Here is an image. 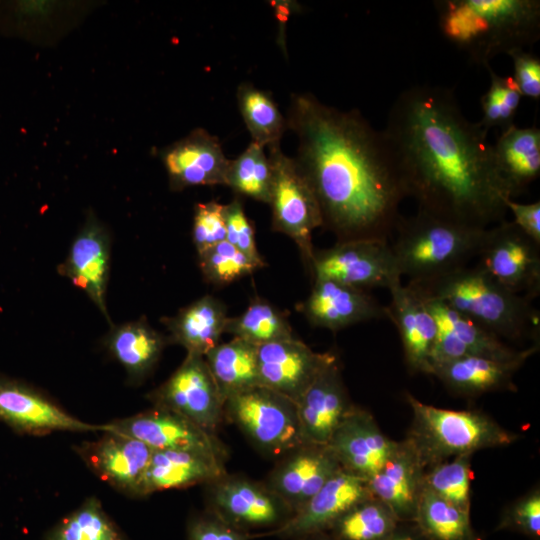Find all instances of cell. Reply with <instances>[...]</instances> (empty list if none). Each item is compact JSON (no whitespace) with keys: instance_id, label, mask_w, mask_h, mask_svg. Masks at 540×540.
I'll list each match as a JSON object with an SVG mask.
<instances>
[{"instance_id":"ee69618b","label":"cell","mask_w":540,"mask_h":540,"mask_svg":"<svg viewBox=\"0 0 540 540\" xmlns=\"http://www.w3.org/2000/svg\"><path fill=\"white\" fill-rule=\"evenodd\" d=\"M513 61L514 79L522 96L534 100L540 98V59L526 51L516 50L508 54Z\"/></svg>"},{"instance_id":"d4e9b609","label":"cell","mask_w":540,"mask_h":540,"mask_svg":"<svg viewBox=\"0 0 540 540\" xmlns=\"http://www.w3.org/2000/svg\"><path fill=\"white\" fill-rule=\"evenodd\" d=\"M388 290V319L398 330L408 369L431 375L430 358L437 332L433 316L423 298L410 285L398 281Z\"/></svg>"},{"instance_id":"f1b7e54d","label":"cell","mask_w":540,"mask_h":540,"mask_svg":"<svg viewBox=\"0 0 540 540\" xmlns=\"http://www.w3.org/2000/svg\"><path fill=\"white\" fill-rule=\"evenodd\" d=\"M497 172L510 196H518L540 175V130L511 125L493 145Z\"/></svg>"},{"instance_id":"7bdbcfd3","label":"cell","mask_w":540,"mask_h":540,"mask_svg":"<svg viewBox=\"0 0 540 540\" xmlns=\"http://www.w3.org/2000/svg\"><path fill=\"white\" fill-rule=\"evenodd\" d=\"M225 222L226 241L260 267H263L264 261L256 246L254 227L245 214L239 198H235L232 202L225 205Z\"/></svg>"},{"instance_id":"83f0119b","label":"cell","mask_w":540,"mask_h":540,"mask_svg":"<svg viewBox=\"0 0 540 540\" xmlns=\"http://www.w3.org/2000/svg\"><path fill=\"white\" fill-rule=\"evenodd\" d=\"M228 318L224 303L205 295L162 321L169 341L184 347L187 354L205 356L220 343Z\"/></svg>"},{"instance_id":"8992f818","label":"cell","mask_w":540,"mask_h":540,"mask_svg":"<svg viewBox=\"0 0 540 540\" xmlns=\"http://www.w3.org/2000/svg\"><path fill=\"white\" fill-rule=\"evenodd\" d=\"M413 420L407 439L425 469L486 448L503 447L517 436L478 410H450L423 403L406 393Z\"/></svg>"},{"instance_id":"2e32d148","label":"cell","mask_w":540,"mask_h":540,"mask_svg":"<svg viewBox=\"0 0 540 540\" xmlns=\"http://www.w3.org/2000/svg\"><path fill=\"white\" fill-rule=\"evenodd\" d=\"M336 357L318 353L295 337L257 346L260 385L297 402Z\"/></svg>"},{"instance_id":"ac0fdd59","label":"cell","mask_w":540,"mask_h":540,"mask_svg":"<svg viewBox=\"0 0 540 540\" xmlns=\"http://www.w3.org/2000/svg\"><path fill=\"white\" fill-rule=\"evenodd\" d=\"M171 190L192 186L226 185L229 161L219 139L203 128H195L161 153Z\"/></svg>"},{"instance_id":"7dc6e473","label":"cell","mask_w":540,"mask_h":540,"mask_svg":"<svg viewBox=\"0 0 540 540\" xmlns=\"http://www.w3.org/2000/svg\"><path fill=\"white\" fill-rule=\"evenodd\" d=\"M506 207L514 220L512 221L529 238L540 245V202L518 203L513 199L506 200Z\"/></svg>"},{"instance_id":"484cf974","label":"cell","mask_w":540,"mask_h":540,"mask_svg":"<svg viewBox=\"0 0 540 540\" xmlns=\"http://www.w3.org/2000/svg\"><path fill=\"white\" fill-rule=\"evenodd\" d=\"M425 471L406 438L398 442L382 468L367 480V486L372 497L388 506L398 521L415 520Z\"/></svg>"},{"instance_id":"7402d4cb","label":"cell","mask_w":540,"mask_h":540,"mask_svg":"<svg viewBox=\"0 0 540 540\" xmlns=\"http://www.w3.org/2000/svg\"><path fill=\"white\" fill-rule=\"evenodd\" d=\"M370 497L367 480L340 470L272 534L283 537L317 534L331 528L355 505Z\"/></svg>"},{"instance_id":"7c38bea8","label":"cell","mask_w":540,"mask_h":540,"mask_svg":"<svg viewBox=\"0 0 540 540\" xmlns=\"http://www.w3.org/2000/svg\"><path fill=\"white\" fill-rule=\"evenodd\" d=\"M155 407L175 412L215 433L224 417V399L204 356L187 354L182 364L148 394Z\"/></svg>"},{"instance_id":"60d3db41","label":"cell","mask_w":540,"mask_h":540,"mask_svg":"<svg viewBox=\"0 0 540 540\" xmlns=\"http://www.w3.org/2000/svg\"><path fill=\"white\" fill-rule=\"evenodd\" d=\"M203 277L214 285H227L261 268L228 241L198 254Z\"/></svg>"},{"instance_id":"bcb514c9","label":"cell","mask_w":540,"mask_h":540,"mask_svg":"<svg viewBox=\"0 0 540 540\" xmlns=\"http://www.w3.org/2000/svg\"><path fill=\"white\" fill-rule=\"evenodd\" d=\"M509 521L523 533L540 535V492L534 489L515 502L509 512Z\"/></svg>"},{"instance_id":"836d02e7","label":"cell","mask_w":540,"mask_h":540,"mask_svg":"<svg viewBox=\"0 0 540 540\" xmlns=\"http://www.w3.org/2000/svg\"><path fill=\"white\" fill-rule=\"evenodd\" d=\"M44 540H128L105 512L100 500L88 497L78 508L60 519Z\"/></svg>"},{"instance_id":"e0dca14e","label":"cell","mask_w":540,"mask_h":540,"mask_svg":"<svg viewBox=\"0 0 540 540\" xmlns=\"http://www.w3.org/2000/svg\"><path fill=\"white\" fill-rule=\"evenodd\" d=\"M340 470L327 445L303 443L278 459L265 484L294 514Z\"/></svg>"},{"instance_id":"5b68a950","label":"cell","mask_w":540,"mask_h":540,"mask_svg":"<svg viewBox=\"0 0 540 540\" xmlns=\"http://www.w3.org/2000/svg\"><path fill=\"white\" fill-rule=\"evenodd\" d=\"M485 231L417 210L400 216L390 247L401 277L423 282L467 266L477 257Z\"/></svg>"},{"instance_id":"4316f807","label":"cell","mask_w":540,"mask_h":540,"mask_svg":"<svg viewBox=\"0 0 540 540\" xmlns=\"http://www.w3.org/2000/svg\"><path fill=\"white\" fill-rule=\"evenodd\" d=\"M224 461L221 457L202 452L153 450L143 478L141 497L215 482L227 474Z\"/></svg>"},{"instance_id":"cb8c5ba5","label":"cell","mask_w":540,"mask_h":540,"mask_svg":"<svg viewBox=\"0 0 540 540\" xmlns=\"http://www.w3.org/2000/svg\"><path fill=\"white\" fill-rule=\"evenodd\" d=\"M300 310L313 326L334 332L370 320L388 319L386 306L368 291L326 279H314Z\"/></svg>"},{"instance_id":"ba28073f","label":"cell","mask_w":540,"mask_h":540,"mask_svg":"<svg viewBox=\"0 0 540 540\" xmlns=\"http://www.w3.org/2000/svg\"><path fill=\"white\" fill-rule=\"evenodd\" d=\"M271 166L269 205L272 228L291 238L303 260L311 266L314 255L313 231L323 226L318 200L294 158L283 153L280 144L268 147Z\"/></svg>"},{"instance_id":"1f68e13d","label":"cell","mask_w":540,"mask_h":540,"mask_svg":"<svg viewBox=\"0 0 540 540\" xmlns=\"http://www.w3.org/2000/svg\"><path fill=\"white\" fill-rule=\"evenodd\" d=\"M204 358L224 402L232 395L260 385L254 344L233 337L219 343Z\"/></svg>"},{"instance_id":"9a60e30c","label":"cell","mask_w":540,"mask_h":540,"mask_svg":"<svg viewBox=\"0 0 540 540\" xmlns=\"http://www.w3.org/2000/svg\"><path fill=\"white\" fill-rule=\"evenodd\" d=\"M0 421L18 433L34 436L56 431L104 432V424L84 422L29 384L2 373Z\"/></svg>"},{"instance_id":"b9f144b4","label":"cell","mask_w":540,"mask_h":540,"mask_svg":"<svg viewBox=\"0 0 540 540\" xmlns=\"http://www.w3.org/2000/svg\"><path fill=\"white\" fill-rule=\"evenodd\" d=\"M192 238L198 254L226 240L224 204L212 200L195 205Z\"/></svg>"},{"instance_id":"d6986e66","label":"cell","mask_w":540,"mask_h":540,"mask_svg":"<svg viewBox=\"0 0 540 540\" xmlns=\"http://www.w3.org/2000/svg\"><path fill=\"white\" fill-rule=\"evenodd\" d=\"M103 433L98 440L78 446V454L100 479L126 495L141 497L153 450L135 438Z\"/></svg>"},{"instance_id":"4fadbf2b","label":"cell","mask_w":540,"mask_h":540,"mask_svg":"<svg viewBox=\"0 0 540 540\" xmlns=\"http://www.w3.org/2000/svg\"><path fill=\"white\" fill-rule=\"evenodd\" d=\"M208 485L214 514L239 530L279 527L293 515L265 482L226 474Z\"/></svg>"},{"instance_id":"e575fe53","label":"cell","mask_w":540,"mask_h":540,"mask_svg":"<svg viewBox=\"0 0 540 540\" xmlns=\"http://www.w3.org/2000/svg\"><path fill=\"white\" fill-rule=\"evenodd\" d=\"M225 333L256 346L294 337L285 313L259 298L240 315L228 318Z\"/></svg>"},{"instance_id":"4dcf8cb0","label":"cell","mask_w":540,"mask_h":540,"mask_svg":"<svg viewBox=\"0 0 540 540\" xmlns=\"http://www.w3.org/2000/svg\"><path fill=\"white\" fill-rule=\"evenodd\" d=\"M110 354L124 367L132 383L140 382L155 367L165 338L145 318L115 326L106 338Z\"/></svg>"},{"instance_id":"8fae6325","label":"cell","mask_w":540,"mask_h":540,"mask_svg":"<svg viewBox=\"0 0 540 540\" xmlns=\"http://www.w3.org/2000/svg\"><path fill=\"white\" fill-rule=\"evenodd\" d=\"M433 316L437 332L431 352V372L436 365L461 357L480 356L524 363L539 345L516 349L445 303L419 294Z\"/></svg>"},{"instance_id":"8d00e7d4","label":"cell","mask_w":540,"mask_h":540,"mask_svg":"<svg viewBox=\"0 0 540 540\" xmlns=\"http://www.w3.org/2000/svg\"><path fill=\"white\" fill-rule=\"evenodd\" d=\"M271 166L264 147L251 141L237 158L229 161L226 186L238 195L268 204Z\"/></svg>"},{"instance_id":"277c9868","label":"cell","mask_w":540,"mask_h":540,"mask_svg":"<svg viewBox=\"0 0 540 540\" xmlns=\"http://www.w3.org/2000/svg\"><path fill=\"white\" fill-rule=\"evenodd\" d=\"M408 285L422 296L445 303L502 340L539 345L540 313L533 301L508 290L477 264Z\"/></svg>"},{"instance_id":"d590c367","label":"cell","mask_w":540,"mask_h":540,"mask_svg":"<svg viewBox=\"0 0 540 540\" xmlns=\"http://www.w3.org/2000/svg\"><path fill=\"white\" fill-rule=\"evenodd\" d=\"M415 520L423 535L431 540L472 538L469 512L436 495L423 485Z\"/></svg>"},{"instance_id":"6da1fadb","label":"cell","mask_w":540,"mask_h":540,"mask_svg":"<svg viewBox=\"0 0 540 540\" xmlns=\"http://www.w3.org/2000/svg\"><path fill=\"white\" fill-rule=\"evenodd\" d=\"M383 132L418 210L478 228L505 220L511 198L488 132L465 117L452 90L428 84L404 90Z\"/></svg>"},{"instance_id":"44dd1931","label":"cell","mask_w":540,"mask_h":540,"mask_svg":"<svg viewBox=\"0 0 540 540\" xmlns=\"http://www.w3.org/2000/svg\"><path fill=\"white\" fill-rule=\"evenodd\" d=\"M110 268V236L93 212H88L59 273L83 290L110 322L105 296Z\"/></svg>"},{"instance_id":"3957f363","label":"cell","mask_w":540,"mask_h":540,"mask_svg":"<svg viewBox=\"0 0 540 540\" xmlns=\"http://www.w3.org/2000/svg\"><path fill=\"white\" fill-rule=\"evenodd\" d=\"M434 6L441 34L484 67L540 37L539 0H440Z\"/></svg>"},{"instance_id":"603a6c76","label":"cell","mask_w":540,"mask_h":540,"mask_svg":"<svg viewBox=\"0 0 540 540\" xmlns=\"http://www.w3.org/2000/svg\"><path fill=\"white\" fill-rule=\"evenodd\" d=\"M304 443L327 445L355 406L344 384L337 356L296 402Z\"/></svg>"},{"instance_id":"d6a6232c","label":"cell","mask_w":540,"mask_h":540,"mask_svg":"<svg viewBox=\"0 0 540 540\" xmlns=\"http://www.w3.org/2000/svg\"><path fill=\"white\" fill-rule=\"evenodd\" d=\"M236 97L252 141L263 147L280 144L287 130L286 119L271 93L245 82L238 86Z\"/></svg>"},{"instance_id":"74e56055","label":"cell","mask_w":540,"mask_h":540,"mask_svg":"<svg viewBox=\"0 0 540 540\" xmlns=\"http://www.w3.org/2000/svg\"><path fill=\"white\" fill-rule=\"evenodd\" d=\"M398 519L380 500L370 497L355 505L331 527L339 540H384Z\"/></svg>"},{"instance_id":"c3c4849f","label":"cell","mask_w":540,"mask_h":540,"mask_svg":"<svg viewBox=\"0 0 540 540\" xmlns=\"http://www.w3.org/2000/svg\"><path fill=\"white\" fill-rule=\"evenodd\" d=\"M384 540H419L415 535L407 531H399L397 528Z\"/></svg>"},{"instance_id":"30bf717a","label":"cell","mask_w":540,"mask_h":540,"mask_svg":"<svg viewBox=\"0 0 540 540\" xmlns=\"http://www.w3.org/2000/svg\"><path fill=\"white\" fill-rule=\"evenodd\" d=\"M478 263L498 283L531 301L540 294V245L512 221L486 228Z\"/></svg>"},{"instance_id":"52a82bcc","label":"cell","mask_w":540,"mask_h":540,"mask_svg":"<svg viewBox=\"0 0 540 540\" xmlns=\"http://www.w3.org/2000/svg\"><path fill=\"white\" fill-rule=\"evenodd\" d=\"M224 417L272 458L304 443L296 402L262 385L228 397Z\"/></svg>"},{"instance_id":"9c48e42d","label":"cell","mask_w":540,"mask_h":540,"mask_svg":"<svg viewBox=\"0 0 540 540\" xmlns=\"http://www.w3.org/2000/svg\"><path fill=\"white\" fill-rule=\"evenodd\" d=\"M310 268L314 279L332 280L364 291L380 287L389 289L401 281L387 241L337 242L330 248L314 251Z\"/></svg>"},{"instance_id":"ab89813d","label":"cell","mask_w":540,"mask_h":540,"mask_svg":"<svg viewBox=\"0 0 540 540\" xmlns=\"http://www.w3.org/2000/svg\"><path fill=\"white\" fill-rule=\"evenodd\" d=\"M485 68L489 71L490 85L480 100L483 115L479 124L487 132L494 127L503 131L514 125L522 95L512 76H501L490 65Z\"/></svg>"},{"instance_id":"f6af8a7d","label":"cell","mask_w":540,"mask_h":540,"mask_svg":"<svg viewBox=\"0 0 540 540\" xmlns=\"http://www.w3.org/2000/svg\"><path fill=\"white\" fill-rule=\"evenodd\" d=\"M248 534L213 516H202L191 520L188 540H247Z\"/></svg>"},{"instance_id":"5bb4252c","label":"cell","mask_w":540,"mask_h":540,"mask_svg":"<svg viewBox=\"0 0 540 540\" xmlns=\"http://www.w3.org/2000/svg\"><path fill=\"white\" fill-rule=\"evenodd\" d=\"M104 432L135 438L152 450L195 451L226 458V450L215 433L167 409L153 407L144 412L104 424Z\"/></svg>"},{"instance_id":"7a4b0ae2","label":"cell","mask_w":540,"mask_h":540,"mask_svg":"<svg viewBox=\"0 0 540 540\" xmlns=\"http://www.w3.org/2000/svg\"><path fill=\"white\" fill-rule=\"evenodd\" d=\"M287 129L294 158L318 200L323 227L338 241L389 242L407 197L390 144L357 109L343 111L311 93L291 94Z\"/></svg>"},{"instance_id":"f35d334b","label":"cell","mask_w":540,"mask_h":540,"mask_svg":"<svg viewBox=\"0 0 540 540\" xmlns=\"http://www.w3.org/2000/svg\"><path fill=\"white\" fill-rule=\"evenodd\" d=\"M471 455L436 464L425 471L423 485L466 512L471 505Z\"/></svg>"},{"instance_id":"ffe728a7","label":"cell","mask_w":540,"mask_h":540,"mask_svg":"<svg viewBox=\"0 0 540 540\" xmlns=\"http://www.w3.org/2000/svg\"><path fill=\"white\" fill-rule=\"evenodd\" d=\"M397 444L382 432L368 411L354 406L327 446L343 471L368 480L382 468Z\"/></svg>"},{"instance_id":"f546056e","label":"cell","mask_w":540,"mask_h":540,"mask_svg":"<svg viewBox=\"0 0 540 540\" xmlns=\"http://www.w3.org/2000/svg\"><path fill=\"white\" fill-rule=\"evenodd\" d=\"M522 365L520 362L466 356L434 366L431 375L456 394L476 396L493 391L515 390L513 376Z\"/></svg>"},{"instance_id":"681fc988","label":"cell","mask_w":540,"mask_h":540,"mask_svg":"<svg viewBox=\"0 0 540 540\" xmlns=\"http://www.w3.org/2000/svg\"><path fill=\"white\" fill-rule=\"evenodd\" d=\"M469 540H475V539H473V537H472V538H470Z\"/></svg>"}]
</instances>
